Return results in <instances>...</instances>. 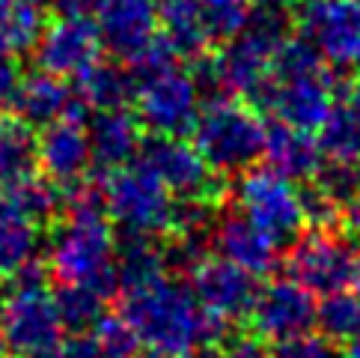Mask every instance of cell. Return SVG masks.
<instances>
[{
	"label": "cell",
	"mask_w": 360,
	"mask_h": 358,
	"mask_svg": "<svg viewBox=\"0 0 360 358\" xmlns=\"http://www.w3.org/2000/svg\"><path fill=\"white\" fill-rule=\"evenodd\" d=\"M120 314L137 328L140 340L170 355H185L200 343H224L233 331L226 316L202 308L194 290L176 275H164L146 290L125 292Z\"/></svg>",
	"instance_id": "6da1fadb"
},
{
	"label": "cell",
	"mask_w": 360,
	"mask_h": 358,
	"mask_svg": "<svg viewBox=\"0 0 360 358\" xmlns=\"http://www.w3.org/2000/svg\"><path fill=\"white\" fill-rule=\"evenodd\" d=\"M191 135H194L191 144L200 149L205 164L221 176L256 168L265 149L262 113L236 96H217L212 101H202Z\"/></svg>",
	"instance_id": "7a4b0ae2"
},
{
	"label": "cell",
	"mask_w": 360,
	"mask_h": 358,
	"mask_svg": "<svg viewBox=\"0 0 360 358\" xmlns=\"http://www.w3.org/2000/svg\"><path fill=\"white\" fill-rule=\"evenodd\" d=\"M233 195L238 209L274 242L277 251L292 248L304 233L307 218L301 209L298 188L292 185V179L274 173L271 168L244 171L236 179Z\"/></svg>",
	"instance_id": "3957f363"
},
{
	"label": "cell",
	"mask_w": 360,
	"mask_h": 358,
	"mask_svg": "<svg viewBox=\"0 0 360 358\" xmlns=\"http://www.w3.org/2000/svg\"><path fill=\"white\" fill-rule=\"evenodd\" d=\"M45 263L51 278L81 284L113 260V221L108 215H60L48 230Z\"/></svg>",
	"instance_id": "277c9868"
},
{
	"label": "cell",
	"mask_w": 360,
	"mask_h": 358,
	"mask_svg": "<svg viewBox=\"0 0 360 358\" xmlns=\"http://www.w3.org/2000/svg\"><path fill=\"white\" fill-rule=\"evenodd\" d=\"M105 206L108 218L117 221L120 230L158 236L170 230L173 195L140 159L105 173Z\"/></svg>",
	"instance_id": "5b68a950"
},
{
	"label": "cell",
	"mask_w": 360,
	"mask_h": 358,
	"mask_svg": "<svg viewBox=\"0 0 360 358\" xmlns=\"http://www.w3.org/2000/svg\"><path fill=\"white\" fill-rule=\"evenodd\" d=\"M360 263V248L352 239L333 233L330 227H313L301 233L289 251V278L304 284L310 292H340L352 287Z\"/></svg>",
	"instance_id": "8992f818"
},
{
	"label": "cell",
	"mask_w": 360,
	"mask_h": 358,
	"mask_svg": "<svg viewBox=\"0 0 360 358\" xmlns=\"http://www.w3.org/2000/svg\"><path fill=\"white\" fill-rule=\"evenodd\" d=\"M140 161L155 173L164 188L173 197H205V200H221L226 197V179L214 173L200 149L185 137L173 135H152L143 137L140 147Z\"/></svg>",
	"instance_id": "52a82bcc"
},
{
	"label": "cell",
	"mask_w": 360,
	"mask_h": 358,
	"mask_svg": "<svg viewBox=\"0 0 360 358\" xmlns=\"http://www.w3.org/2000/svg\"><path fill=\"white\" fill-rule=\"evenodd\" d=\"M333 84L330 72L321 69L313 75H301V78H268L244 99L256 111L271 113L274 120L295 125L304 132H319V125L325 123V117L333 108Z\"/></svg>",
	"instance_id": "ba28073f"
},
{
	"label": "cell",
	"mask_w": 360,
	"mask_h": 358,
	"mask_svg": "<svg viewBox=\"0 0 360 358\" xmlns=\"http://www.w3.org/2000/svg\"><path fill=\"white\" fill-rule=\"evenodd\" d=\"M298 27L328 66L360 69V0H301Z\"/></svg>",
	"instance_id": "9c48e42d"
},
{
	"label": "cell",
	"mask_w": 360,
	"mask_h": 358,
	"mask_svg": "<svg viewBox=\"0 0 360 358\" xmlns=\"http://www.w3.org/2000/svg\"><path fill=\"white\" fill-rule=\"evenodd\" d=\"M200 108L202 99L194 78H191V72L179 66L137 84L134 113L149 135H191L200 117Z\"/></svg>",
	"instance_id": "30bf717a"
},
{
	"label": "cell",
	"mask_w": 360,
	"mask_h": 358,
	"mask_svg": "<svg viewBox=\"0 0 360 358\" xmlns=\"http://www.w3.org/2000/svg\"><path fill=\"white\" fill-rule=\"evenodd\" d=\"M316 292H310L295 278H277L271 284L259 287L253 308H250V331L262 340L283 343L313 331L316 326Z\"/></svg>",
	"instance_id": "8fae6325"
},
{
	"label": "cell",
	"mask_w": 360,
	"mask_h": 358,
	"mask_svg": "<svg viewBox=\"0 0 360 358\" xmlns=\"http://www.w3.org/2000/svg\"><path fill=\"white\" fill-rule=\"evenodd\" d=\"M60 316L48 287L45 290H12L6 299L0 338L12 358L39 352L60 343Z\"/></svg>",
	"instance_id": "7c38bea8"
},
{
	"label": "cell",
	"mask_w": 360,
	"mask_h": 358,
	"mask_svg": "<svg viewBox=\"0 0 360 358\" xmlns=\"http://www.w3.org/2000/svg\"><path fill=\"white\" fill-rule=\"evenodd\" d=\"M191 290L202 308L233 319H248L256 296H259V278L226 257H205L188 275Z\"/></svg>",
	"instance_id": "4fadbf2b"
},
{
	"label": "cell",
	"mask_w": 360,
	"mask_h": 358,
	"mask_svg": "<svg viewBox=\"0 0 360 358\" xmlns=\"http://www.w3.org/2000/svg\"><path fill=\"white\" fill-rule=\"evenodd\" d=\"M101 51L105 45L93 18H57L54 24H45L42 36L33 45V57L39 69L69 78L93 66Z\"/></svg>",
	"instance_id": "5bb4252c"
},
{
	"label": "cell",
	"mask_w": 360,
	"mask_h": 358,
	"mask_svg": "<svg viewBox=\"0 0 360 358\" xmlns=\"http://www.w3.org/2000/svg\"><path fill=\"white\" fill-rule=\"evenodd\" d=\"M86 137H89V156L93 168L101 173H110L125 168L140 156L146 129L140 125L137 113L131 108H110V111H93L86 120Z\"/></svg>",
	"instance_id": "9a60e30c"
},
{
	"label": "cell",
	"mask_w": 360,
	"mask_h": 358,
	"mask_svg": "<svg viewBox=\"0 0 360 358\" xmlns=\"http://www.w3.org/2000/svg\"><path fill=\"white\" fill-rule=\"evenodd\" d=\"M96 18L105 51L122 60H131L158 33L155 0H101Z\"/></svg>",
	"instance_id": "2e32d148"
},
{
	"label": "cell",
	"mask_w": 360,
	"mask_h": 358,
	"mask_svg": "<svg viewBox=\"0 0 360 358\" xmlns=\"http://www.w3.org/2000/svg\"><path fill=\"white\" fill-rule=\"evenodd\" d=\"M212 248L221 254V257L253 272L256 278L271 275L277 268V245L241 209L238 212L221 209L217 224L212 230Z\"/></svg>",
	"instance_id": "e0dca14e"
},
{
	"label": "cell",
	"mask_w": 360,
	"mask_h": 358,
	"mask_svg": "<svg viewBox=\"0 0 360 358\" xmlns=\"http://www.w3.org/2000/svg\"><path fill=\"white\" fill-rule=\"evenodd\" d=\"M36 159H39V171L57 185L84 176L93 164L86 125L72 120H54L42 125V132L36 135Z\"/></svg>",
	"instance_id": "ac0fdd59"
},
{
	"label": "cell",
	"mask_w": 360,
	"mask_h": 358,
	"mask_svg": "<svg viewBox=\"0 0 360 358\" xmlns=\"http://www.w3.org/2000/svg\"><path fill=\"white\" fill-rule=\"evenodd\" d=\"M262 159L274 173L292 179V183H307V179H313L316 171L321 168V161H325L313 132L295 129V125H286L280 120L265 125Z\"/></svg>",
	"instance_id": "d6986e66"
},
{
	"label": "cell",
	"mask_w": 360,
	"mask_h": 358,
	"mask_svg": "<svg viewBox=\"0 0 360 358\" xmlns=\"http://www.w3.org/2000/svg\"><path fill=\"white\" fill-rule=\"evenodd\" d=\"M113 263H117V272L122 280V296L146 290L167 275L164 239L158 233L120 230L113 236Z\"/></svg>",
	"instance_id": "ffe728a7"
},
{
	"label": "cell",
	"mask_w": 360,
	"mask_h": 358,
	"mask_svg": "<svg viewBox=\"0 0 360 358\" xmlns=\"http://www.w3.org/2000/svg\"><path fill=\"white\" fill-rule=\"evenodd\" d=\"M72 96H75V90L63 81L60 75L36 69V72L21 75L18 90H15V96H12L9 105L24 123H30L33 129H42L48 123L63 120Z\"/></svg>",
	"instance_id": "44dd1931"
},
{
	"label": "cell",
	"mask_w": 360,
	"mask_h": 358,
	"mask_svg": "<svg viewBox=\"0 0 360 358\" xmlns=\"http://www.w3.org/2000/svg\"><path fill=\"white\" fill-rule=\"evenodd\" d=\"M155 9H158V27L170 39L179 57L194 60L205 54V51L217 48L209 33L202 0H158Z\"/></svg>",
	"instance_id": "7402d4cb"
},
{
	"label": "cell",
	"mask_w": 360,
	"mask_h": 358,
	"mask_svg": "<svg viewBox=\"0 0 360 358\" xmlns=\"http://www.w3.org/2000/svg\"><path fill=\"white\" fill-rule=\"evenodd\" d=\"M75 93H78L93 111L110 108H131L137 96V81L128 66H120L117 60H96L81 75H75Z\"/></svg>",
	"instance_id": "603a6c76"
},
{
	"label": "cell",
	"mask_w": 360,
	"mask_h": 358,
	"mask_svg": "<svg viewBox=\"0 0 360 358\" xmlns=\"http://www.w3.org/2000/svg\"><path fill=\"white\" fill-rule=\"evenodd\" d=\"M36 129L24 123L15 111H0V185L36 173Z\"/></svg>",
	"instance_id": "cb8c5ba5"
},
{
	"label": "cell",
	"mask_w": 360,
	"mask_h": 358,
	"mask_svg": "<svg viewBox=\"0 0 360 358\" xmlns=\"http://www.w3.org/2000/svg\"><path fill=\"white\" fill-rule=\"evenodd\" d=\"M45 30V9H36L24 0L0 4V54L21 57L33 51Z\"/></svg>",
	"instance_id": "d4e9b609"
},
{
	"label": "cell",
	"mask_w": 360,
	"mask_h": 358,
	"mask_svg": "<svg viewBox=\"0 0 360 358\" xmlns=\"http://www.w3.org/2000/svg\"><path fill=\"white\" fill-rule=\"evenodd\" d=\"M15 197L21 215L27 218L30 224H36L39 230H48L54 224L60 215H63V195H60V185L54 179H48L45 173H30L18 179V183L6 185Z\"/></svg>",
	"instance_id": "484cf974"
},
{
	"label": "cell",
	"mask_w": 360,
	"mask_h": 358,
	"mask_svg": "<svg viewBox=\"0 0 360 358\" xmlns=\"http://www.w3.org/2000/svg\"><path fill=\"white\" fill-rule=\"evenodd\" d=\"M319 149L328 161L360 164V123L345 105H333L325 123L319 125Z\"/></svg>",
	"instance_id": "4316f807"
},
{
	"label": "cell",
	"mask_w": 360,
	"mask_h": 358,
	"mask_svg": "<svg viewBox=\"0 0 360 358\" xmlns=\"http://www.w3.org/2000/svg\"><path fill=\"white\" fill-rule=\"evenodd\" d=\"M51 299H54L60 326L69 331H89L96 326V319L105 314V302L84 284L57 280V290L51 292Z\"/></svg>",
	"instance_id": "83f0119b"
},
{
	"label": "cell",
	"mask_w": 360,
	"mask_h": 358,
	"mask_svg": "<svg viewBox=\"0 0 360 358\" xmlns=\"http://www.w3.org/2000/svg\"><path fill=\"white\" fill-rule=\"evenodd\" d=\"M42 233L45 230L30 224L27 218L0 221V280H9L30 257H36Z\"/></svg>",
	"instance_id": "f1b7e54d"
},
{
	"label": "cell",
	"mask_w": 360,
	"mask_h": 358,
	"mask_svg": "<svg viewBox=\"0 0 360 358\" xmlns=\"http://www.w3.org/2000/svg\"><path fill=\"white\" fill-rule=\"evenodd\" d=\"M316 326L328 340H354L360 335V299L354 292H328L316 308Z\"/></svg>",
	"instance_id": "f546056e"
},
{
	"label": "cell",
	"mask_w": 360,
	"mask_h": 358,
	"mask_svg": "<svg viewBox=\"0 0 360 358\" xmlns=\"http://www.w3.org/2000/svg\"><path fill=\"white\" fill-rule=\"evenodd\" d=\"M89 331L96 335L98 350L105 358H140L143 355V340H140L137 328L122 314H101Z\"/></svg>",
	"instance_id": "4dcf8cb0"
},
{
	"label": "cell",
	"mask_w": 360,
	"mask_h": 358,
	"mask_svg": "<svg viewBox=\"0 0 360 358\" xmlns=\"http://www.w3.org/2000/svg\"><path fill=\"white\" fill-rule=\"evenodd\" d=\"M179 60H182V57L176 54V48L170 45V39H167V36L158 30L131 60H128V69H131L137 84H143L149 78H155V75H164V72L176 69Z\"/></svg>",
	"instance_id": "1f68e13d"
},
{
	"label": "cell",
	"mask_w": 360,
	"mask_h": 358,
	"mask_svg": "<svg viewBox=\"0 0 360 358\" xmlns=\"http://www.w3.org/2000/svg\"><path fill=\"white\" fill-rule=\"evenodd\" d=\"M202 9H205V21H209V33L214 45H224L244 27L250 4L248 0H202Z\"/></svg>",
	"instance_id": "d6a6232c"
},
{
	"label": "cell",
	"mask_w": 360,
	"mask_h": 358,
	"mask_svg": "<svg viewBox=\"0 0 360 358\" xmlns=\"http://www.w3.org/2000/svg\"><path fill=\"white\" fill-rule=\"evenodd\" d=\"M310 183L342 209L345 200H349L354 195V188L360 185V171H357V164H345V161H328L325 164L321 161V168L316 171V176Z\"/></svg>",
	"instance_id": "836d02e7"
},
{
	"label": "cell",
	"mask_w": 360,
	"mask_h": 358,
	"mask_svg": "<svg viewBox=\"0 0 360 358\" xmlns=\"http://www.w3.org/2000/svg\"><path fill=\"white\" fill-rule=\"evenodd\" d=\"M271 358H340L333 340H328L325 335H298L277 343L271 350Z\"/></svg>",
	"instance_id": "e575fe53"
},
{
	"label": "cell",
	"mask_w": 360,
	"mask_h": 358,
	"mask_svg": "<svg viewBox=\"0 0 360 358\" xmlns=\"http://www.w3.org/2000/svg\"><path fill=\"white\" fill-rule=\"evenodd\" d=\"M224 358H271L268 340H262L253 331H229L226 340L221 343Z\"/></svg>",
	"instance_id": "d590c367"
},
{
	"label": "cell",
	"mask_w": 360,
	"mask_h": 358,
	"mask_svg": "<svg viewBox=\"0 0 360 358\" xmlns=\"http://www.w3.org/2000/svg\"><path fill=\"white\" fill-rule=\"evenodd\" d=\"M60 358H105V355H101L93 331H69V338L60 340Z\"/></svg>",
	"instance_id": "8d00e7d4"
},
{
	"label": "cell",
	"mask_w": 360,
	"mask_h": 358,
	"mask_svg": "<svg viewBox=\"0 0 360 358\" xmlns=\"http://www.w3.org/2000/svg\"><path fill=\"white\" fill-rule=\"evenodd\" d=\"M21 75H24V72H21L18 57L0 54V108L12 101V96H15V90H18Z\"/></svg>",
	"instance_id": "74e56055"
},
{
	"label": "cell",
	"mask_w": 360,
	"mask_h": 358,
	"mask_svg": "<svg viewBox=\"0 0 360 358\" xmlns=\"http://www.w3.org/2000/svg\"><path fill=\"white\" fill-rule=\"evenodd\" d=\"M54 12L60 18H93L101 0H54Z\"/></svg>",
	"instance_id": "f35d334b"
},
{
	"label": "cell",
	"mask_w": 360,
	"mask_h": 358,
	"mask_svg": "<svg viewBox=\"0 0 360 358\" xmlns=\"http://www.w3.org/2000/svg\"><path fill=\"white\" fill-rule=\"evenodd\" d=\"M342 218L345 224H349L354 233H360V185L354 188V195L345 200V206H342Z\"/></svg>",
	"instance_id": "ab89813d"
},
{
	"label": "cell",
	"mask_w": 360,
	"mask_h": 358,
	"mask_svg": "<svg viewBox=\"0 0 360 358\" xmlns=\"http://www.w3.org/2000/svg\"><path fill=\"white\" fill-rule=\"evenodd\" d=\"M185 358H224V350L221 343H200V347L188 350Z\"/></svg>",
	"instance_id": "60d3db41"
},
{
	"label": "cell",
	"mask_w": 360,
	"mask_h": 358,
	"mask_svg": "<svg viewBox=\"0 0 360 358\" xmlns=\"http://www.w3.org/2000/svg\"><path fill=\"white\" fill-rule=\"evenodd\" d=\"M342 105L349 108V113L360 123V81L349 87V93H345V101H342Z\"/></svg>",
	"instance_id": "b9f144b4"
},
{
	"label": "cell",
	"mask_w": 360,
	"mask_h": 358,
	"mask_svg": "<svg viewBox=\"0 0 360 358\" xmlns=\"http://www.w3.org/2000/svg\"><path fill=\"white\" fill-rule=\"evenodd\" d=\"M21 358H60V343H57V347H48V350H39V352L21 355Z\"/></svg>",
	"instance_id": "7bdbcfd3"
},
{
	"label": "cell",
	"mask_w": 360,
	"mask_h": 358,
	"mask_svg": "<svg viewBox=\"0 0 360 358\" xmlns=\"http://www.w3.org/2000/svg\"><path fill=\"white\" fill-rule=\"evenodd\" d=\"M352 347H349V358H360V335L354 338V340H349Z\"/></svg>",
	"instance_id": "ee69618b"
},
{
	"label": "cell",
	"mask_w": 360,
	"mask_h": 358,
	"mask_svg": "<svg viewBox=\"0 0 360 358\" xmlns=\"http://www.w3.org/2000/svg\"><path fill=\"white\" fill-rule=\"evenodd\" d=\"M24 4H30V6H36V9H48L54 0H24Z\"/></svg>",
	"instance_id": "f6af8a7d"
},
{
	"label": "cell",
	"mask_w": 360,
	"mask_h": 358,
	"mask_svg": "<svg viewBox=\"0 0 360 358\" xmlns=\"http://www.w3.org/2000/svg\"><path fill=\"white\" fill-rule=\"evenodd\" d=\"M140 358H176V355H170V352H158V350H152L149 355H140Z\"/></svg>",
	"instance_id": "bcb514c9"
},
{
	"label": "cell",
	"mask_w": 360,
	"mask_h": 358,
	"mask_svg": "<svg viewBox=\"0 0 360 358\" xmlns=\"http://www.w3.org/2000/svg\"><path fill=\"white\" fill-rule=\"evenodd\" d=\"M352 287H354V296L360 299V263H357V275H354V280H352Z\"/></svg>",
	"instance_id": "7dc6e473"
},
{
	"label": "cell",
	"mask_w": 360,
	"mask_h": 358,
	"mask_svg": "<svg viewBox=\"0 0 360 358\" xmlns=\"http://www.w3.org/2000/svg\"><path fill=\"white\" fill-rule=\"evenodd\" d=\"M265 4H277V6H295V4H301V0H265Z\"/></svg>",
	"instance_id": "c3c4849f"
},
{
	"label": "cell",
	"mask_w": 360,
	"mask_h": 358,
	"mask_svg": "<svg viewBox=\"0 0 360 358\" xmlns=\"http://www.w3.org/2000/svg\"><path fill=\"white\" fill-rule=\"evenodd\" d=\"M4 311H6V292L0 290V323H4Z\"/></svg>",
	"instance_id": "681fc988"
},
{
	"label": "cell",
	"mask_w": 360,
	"mask_h": 358,
	"mask_svg": "<svg viewBox=\"0 0 360 358\" xmlns=\"http://www.w3.org/2000/svg\"><path fill=\"white\" fill-rule=\"evenodd\" d=\"M0 358H12V355L6 352V347H4V343H0Z\"/></svg>",
	"instance_id": "f907efd6"
}]
</instances>
